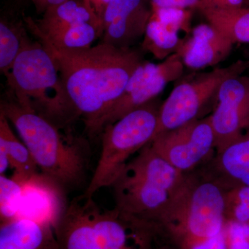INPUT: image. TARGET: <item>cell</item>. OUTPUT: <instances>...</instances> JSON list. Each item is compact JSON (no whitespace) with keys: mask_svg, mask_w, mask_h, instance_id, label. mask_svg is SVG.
Returning <instances> with one entry per match:
<instances>
[{"mask_svg":"<svg viewBox=\"0 0 249 249\" xmlns=\"http://www.w3.org/2000/svg\"><path fill=\"white\" fill-rule=\"evenodd\" d=\"M157 249H175V247H173V246L168 245V243L164 242L163 241L161 244L158 247H157Z\"/></svg>","mask_w":249,"mask_h":249,"instance_id":"31","label":"cell"},{"mask_svg":"<svg viewBox=\"0 0 249 249\" xmlns=\"http://www.w3.org/2000/svg\"><path fill=\"white\" fill-rule=\"evenodd\" d=\"M213 27L232 43H249V6L199 10Z\"/></svg>","mask_w":249,"mask_h":249,"instance_id":"20","label":"cell"},{"mask_svg":"<svg viewBox=\"0 0 249 249\" xmlns=\"http://www.w3.org/2000/svg\"><path fill=\"white\" fill-rule=\"evenodd\" d=\"M160 106L156 98L103 129L101 155L85 194L93 196L101 188L111 187L131 157L151 142Z\"/></svg>","mask_w":249,"mask_h":249,"instance_id":"6","label":"cell"},{"mask_svg":"<svg viewBox=\"0 0 249 249\" xmlns=\"http://www.w3.org/2000/svg\"><path fill=\"white\" fill-rule=\"evenodd\" d=\"M249 0H200L196 9H230L249 6Z\"/></svg>","mask_w":249,"mask_h":249,"instance_id":"27","label":"cell"},{"mask_svg":"<svg viewBox=\"0 0 249 249\" xmlns=\"http://www.w3.org/2000/svg\"><path fill=\"white\" fill-rule=\"evenodd\" d=\"M152 9L163 8L188 9L196 8L200 0H150Z\"/></svg>","mask_w":249,"mask_h":249,"instance_id":"28","label":"cell"},{"mask_svg":"<svg viewBox=\"0 0 249 249\" xmlns=\"http://www.w3.org/2000/svg\"><path fill=\"white\" fill-rule=\"evenodd\" d=\"M0 249H57L55 230L22 218L1 223Z\"/></svg>","mask_w":249,"mask_h":249,"instance_id":"17","label":"cell"},{"mask_svg":"<svg viewBox=\"0 0 249 249\" xmlns=\"http://www.w3.org/2000/svg\"><path fill=\"white\" fill-rule=\"evenodd\" d=\"M246 133H249V121L248 125H247V129H246Z\"/></svg>","mask_w":249,"mask_h":249,"instance_id":"32","label":"cell"},{"mask_svg":"<svg viewBox=\"0 0 249 249\" xmlns=\"http://www.w3.org/2000/svg\"><path fill=\"white\" fill-rule=\"evenodd\" d=\"M110 1L111 0H89L90 4L96 11V14L101 18L102 20L103 15Z\"/></svg>","mask_w":249,"mask_h":249,"instance_id":"29","label":"cell"},{"mask_svg":"<svg viewBox=\"0 0 249 249\" xmlns=\"http://www.w3.org/2000/svg\"><path fill=\"white\" fill-rule=\"evenodd\" d=\"M18 181L22 184V194L17 218L35 221L55 230L68 205L66 190L40 172Z\"/></svg>","mask_w":249,"mask_h":249,"instance_id":"13","label":"cell"},{"mask_svg":"<svg viewBox=\"0 0 249 249\" xmlns=\"http://www.w3.org/2000/svg\"><path fill=\"white\" fill-rule=\"evenodd\" d=\"M185 174L147 144L129 160L111 185L114 207L156 223L181 186Z\"/></svg>","mask_w":249,"mask_h":249,"instance_id":"5","label":"cell"},{"mask_svg":"<svg viewBox=\"0 0 249 249\" xmlns=\"http://www.w3.org/2000/svg\"><path fill=\"white\" fill-rule=\"evenodd\" d=\"M226 217L228 220L249 224V186L228 187Z\"/></svg>","mask_w":249,"mask_h":249,"instance_id":"25","label":"cell"},{"mask_svg":"<svg viewBox=\"0 0 249 249\" xmlns=\"http://www.w3.org/2000/svg\"><path fill=\"white\" fill-rule=\"evenodd\" d=\"M217 104L210 116L217 153L240 139L249 121V76L226 80L217 93Z\"/></svg>","mask_w":249,"mask_h":249,"instance_id":"10","label":"cell"},{"mask_svg":"<svg viewBox=\"0 0 249 249\" xmlns=\"http://www.w3.org/2000/svg\"><path fill=\"white\" fill-rule=\"evenodd\" d=\"M27 18L49 38L83 23L103 25L102 19L96 14L89 0H66L48 8L40 19L35 20L32 18Z\"/></svg>","mask_w":249,"mask_h":249,"instance_id":"16","label":"cell"},{"mask_svg":"<svg viewBox=\"0 0 249 249\" xmlns=\"http://www.w3.org/2000/svg\"><path fill=\"white\" fill-rule=\"evenodd\" d=\"M5 76L6 95L21 107L63 128L78 119L53 58L38 40L26 42Z\"/></svg>","mask_w":249,"mask_h":249,"instance_id":"4","label":"cell"},{"mask_svg":"<svg viewBox=\"0 0 249 249\" xmlns=\"http://www.w3.org/2000/svg\"><path fill=\"white\" fill-rule=\"evenodd\" d=\"M150 0H111L103 17L101 42L132 48L145 35L152 16Z\"/></svg>","mask_w":249,"mask_h":249,"instance_id":"12","label":"cell"},{"mask_svg":"<svg viewBox=\"0 0 249 249\" xmlns=\"http://www.w3.org/2000/svg\"><path fill=\"white\" fill-rule=\"evenodd\" d=\"M249 68V60H237L229 66L215 67L178 83L160 106L154 137L197 119L201 109L217 95L226 80L240 76Z\"/></svg>","mask_w":249,"mask_h":249,"instance_id":"7","label":"cell"},{"mask_svg":"<svg viewBox=\"0 0 249 249\" xmlns=\"http://www.w3.org/2000/svg\"><path fill=\"white\" fill-rule=\"evenodd\" d=\"M96 227L99 249H157L163 241L155 222L116 207L100 210Z\"/></svg>","mask_w":249,"mask_h":249,"instance_id":"11","label":"cell"},{"mask_svg":"<svg viewBox=\"0 0 249 249\" xmlns=\"http://www.w3.org/2000/svg\"><path fill=\"white\" fill-rule=\"evenodd\" d=\"M228 187L213 172L185 174L156 222L163 240L177 249H227Z\"/></svg>","mask_w":249,"mask_h":249,"instance_id":"2","label":"cell"},{"mask_svg":"<svg viewBox=\"0 0 249 249\" xmlns=\"http://www.w3.org/2000/svg\"><path fill=\"white\" fill-rule=\"evenodd\" d=\"M100 210L93 196L84 193L73 198L55 229L57 249H99L96 222Z\"/></svg>","mask_w":249,"mask_h":249,"instance_id":"14","label":"cell"},{"mask_svg":"<svg viewBox=\"0 0 249 249\" xmlns=\"http://www.w3.org/2000/svg\"><path fill=\"white\" fill-rule=\"evenodd\" d=\"M225 239L227 249H249V224L227 219Z\"/></svg>","mask_w":249,"mask_h":249,"instance_id":"26","label":"cell"},{"mask_svg":"<svg viewBox=\"0 0 249 249\" xmlns=\"http://www.w3.org/2000/svg\"><path fill=\"white\" fill-rule=\"evenodd\" d=\"M22 187L14 178L0 175V220L1 223L16 219L22 199Z\"/></svg>","mask_w":249,"mask_h":249,"instance_id":"24","label":"cell"},{"mask_svg":"<svg viewBox=\"0 0 249 249\" xmlns=\"http://www.w3.org/2000/svg\"><path fill=\"white\" fill-rule=\"evenodd\" d=\"M23 21L1 16L0 21V71L6 76L26 42L30 39Z\"/></svg>","mask_w":249,"mask_h":249,"instance_id":"22","label":"cell"},{"mask_svg":"<svg viewBox=\"0 0 249 249\" xmlns=\"http://www.w3.org/2000/svg\"><path fill=\"white\" fill-rule=\"evenodd\" d=\"M0 112L14 124L41 173L65 190L83 183L90 153L86 141L53 124L36 111L23 108L6 95Z\"/></svg>","mask_w":249,"mask_h":249,"instance_id":"3","label":"cell"},{"mask_svg":"<svg viewBox=\"0 0 249 249\" xmlns=\"http://www.w3.org/2000/svg\"><path fill=\"white\" fill-rule=\"evenodd\" d=\"M23 19L25 22L29 23L34 27L27 17L23 16ZM103 32V27L101 24L83 23L70 28L52 38H49L47 36H44L56 47L60 48L78 49L91 47L95 41L102 37Z\"/></svg>","mask_w":249,"mask_h":249,"instance_id":"23","label":"cell"},{"mask_svg":"<svg viewBox=\"0 0 249 249\" xmlns=\"http://www.w3.org/2000/svg\"><path fill=\"white\" fill-rule=\"evenodd\" d=\"M35 6L36 11L39 14H44L46 10V3L47 0H31Z\"/></svg>","mask_w":249,"mask_h":249,"instance_id":"30","label":"cell"},{"mask_svg":"<svg viewBox=\"0 0 249 249\" xmlns=\"http://www.w3.org/2000/svg\"><path fill=\"white\" fill-rule=\"evenodd\" d=\"M148 144L156 153L183 173L196 168L215 149L210 116L194 119L158 134Z\"/></svg>","mask_w":249,"mask_h":249,"instance_id":"9","label":"cell"},{"mask_svg":"<svg viewBox=\"0 0 249 249\" xmlns=\"http://www.w3.org/2000/svg\"><path fill=\"white\" fill-rule=\"evenodd\" d=\"M24 22L53 58L77 117L83 119L91 136L143 61V52L134 47L118 48L102 42L89 48H60Z\"/></svg>","mask_w":249,"mask_h":249,"instance_id":"1","label":"cell"},{"mask_svg":"<svg viewBox=\"0 0 249 249\" xmlns=\"http://www.w3.org/2000/svg\"><path fill=\"white\" fill-rule=\"evenodd\" d=\"M214 160L213 173L229 186H249V133L217 153Z\"/></svg>","mask_w":249,"mask_h":249,"instance_id":"19","label":"cell"},{"mask_svg":"<svg viewBox=\"0 0 249 249\" xmlns=\"http://www.w3.org/2000/svg\"><path fill=\"white\" fill-rule=\"evenodd\" d=\"M234 44L211 24H200L182 39L178 53L187 68L214 67L230 55Z\"/></svg>","mask_w":249,"mask_h":249,"instance_id":"15","label":"cell"},{"mask_svg":"<svg viewBox=\"0 0 249 249\" xmlns=\"http://www.w3.org/2000/svg\"><path fill=\"white\" fill-rule=\"evenodd\" d=\"M184 67L178 53L158 64L144 60L129 78L120 97L99 121L90 137L101 135L106 126L157 98L168 84L182 76Z\"/></svg>","mask_w":249,"mask_h":249,"instance_id":"8","label":"cell"},{"mask_svg":"<svg viewBox=\"0 0 249 249\" xmlns=\"http://www.w3.org/2000/svg\"><path fill=\"white\" fill-rule=\"evenodd\" d=\"M11 167L12 178L23 180L39 173L38 168L27 145L15 135L9 121L0 112V175Z\"/></svg>","mask_w":249,"mask_h":249,"instance_id":"18","label":"cell"},{"mask_svg":"<svg viewBox=\"0 0 249 249\" xmlns=\"http://www.w3.org/2000/svg\"><path fill=\"white\" fill-rule=\"evenodd\" d=\"M181 31L178 26L160 20L152 15L141 49L152 53L155 58L162 61L178 52L182 41L178 36Z\"/></svg>","mask_w":249,"mask_h":249,"instance_id":"21","label":"cell"}]
</instances>
